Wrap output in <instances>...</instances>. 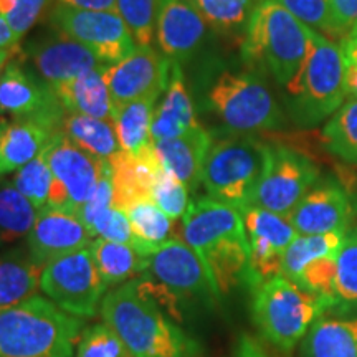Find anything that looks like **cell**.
Masks as SVG:
<instances>
[{"label":"cell","mask_w":357,"mask_h":357,"mask_svg":"<svg viewBox=\"0 0 357 357\" xmlns=\"http://www.w3.org/2000/svg\"><path fill=\"white\" fill-rule=\"evenodd\" d=\"M100 314L131 357H197L200 352L199 342L141 288L137 278L106 293Z\"/></svg>","instance_id":"6da1fadb"},{"label":"cell","mask_w":357,"mask_h":357,"mask_svg":"<svg viewBox=\"0 0 357 357\" xmlns=\"http://www.w3.org/2000/svg\"><path fill=\"white\" fill-rule=\"evenodd\" d=\"M83 319L45 296L0 310V357H73Z\"/></svg>","instance_id":"7a4b0ae2"},{"label":"cell","mask_w":357,"mask_h":357,"mask_svg":"<svg viewBox=\"0 0 357 357\" xmlns=\"http://www.w3.org/2000/svg\"><path fill=\"white\" fill-rule=\"evenodd\" d=\"M312 32L275 0H260L245 26L243 60L270 71L287 86L306 61Z\"/></svg>","instance_id":"3957f363"},{"label":"cell","mask_w":357,"mask_h":357,"mask_svg":"<svg viewBox=\"0 0 357 357\" xmlns=\"http://www.w3.org/2000/svg\"><path fill=\"white\" fill-rule=\"evenodd\" d=\"M328 312L324 301L278 275L252 291V318L271 346L291 352L314 321Z\"/></svg>","instance_id":"277c9868"},{"label":"cell","mask_w":357,"mask_h":357,"mask_svg":"<svg viewBox=\"0 0 357 357\" xmlns=\"http://www.w3.org/2000/svg\"><path fill=\"white\" fill-rule=\"evenodd\" d=\"M270 144L252 134L213 141L202 171L208 197L242 211L252 202L265 172Z\"/></svg>","instance_id":"5b68a950"},{"label":"cell","mask_w":357,"mask_h":357,"mask_svg":"<svg viewBox=\"0 0 357 357\" xmlns=\"http://www.w3.org/2000/svg\"><path fill=\"white\" fill-rule=\"evenodd\" d=\"M294 119L303 126L323 121L346 98V61L341 45L312 32L306 61L287 84Z\"/></svg>","instance_id":"8992f818"},{"label":"cell","mask_w":357,"mask_h":357,"mask_svg":"<svg viewBox=\"0 0 357 357\" xmlns=\"http://www.w3.org/2000/svg\"><path fill=\"white\" fill-rule=\"evenodd\" d=\"M208 106L235 134L261 132L283 124V113L265 82L248 71L220 75L208 91Z\"/></svg>","instance_id":"52a82bcc"},{"label":"cell","mask_w":357,"mask_h":357,"mask_svg":"<svg viewBox=\"0 0 357 357\" xmlns=\"http://www.w3.org/2000/svg\"><path fill=\"white\" fill-rule=\"evenodd\" d=\"M40 289L58 307L83 319L100 314L109 288L88 247L47 263L40 276Z\"/></svg>","instance_id":"ba28073f"},{"label":"cell","mask_w":357,"mask_h":357,"mask_svg":"<svg viewBox=\"0 0 357 357\" xmlns=\"http://www.w3.org/2000/svg\"><path fill=\"white\" fill-rule=\"evenodd\" d=\"M147 275L177 298L185 312L195 307L211 310L220 300L204 261L182 236L169 240L149 257Z\"/></svg>","instance_id":"9c48e42d"},{"label":"cell","mask_w":357,"mask_h":357,"mask_svg":"<svg viewBox=\"0 0 357 357\" xmlns=\"http://www.w3.org/2000/svg\"><path fill=\"white\" fill-rule=\"evenodd\" d=\"M319 167L311 158L283 144H270L265 172L250 205L288 217L318 182Z\"/></svg>","instance_id":"30bf717a"},{"label":"cell","mask_w":357,"mask_h":357,"mask_svg":"<svg viewBox=\"0 0 357 357\" xmlns=\"http://www.w3.org/2000/svg\"><path fill=\"white\" fill-rule=\"evenodd\" d=\"M52 20L61 33L83 43L105 65L118 63L136 50L126 24L116 12L56 6L52 12Z\"/></svg>","instance_id":"8fae6325"},{"label":"cell","mask_w":357,"mask_h":357,"mask_svg":"<svg viewBox=\"0 0 357 357\" xmlns=\"http://www.w3.org/2000/svg\"><path fill=\"white\" fill-rule=\"evenodd\" d=\"M174 61L151 47H136L131 55L106 66L113 108L139 98H160L166 91Z\"/></svg>","instance_id":"7c38bea8"},{"label":"cell","mask_w":357,"mask_h":357,"mask_svg":"<svg viewBox=\"0 0 357 357\" xmlns=\"http://www.w3.org/2000/svg\"><path fill=\"white\" fill-rule=\"evenodd\" d=\"M48 166L68 199V211L77 212L109 171V160L100 159L56 132L43 149Z\"/></svg>","instance_id":"4fadbf2b"},{"label":"cell","mask_w":357,"mask_h":357,"mask_svg":"<svg viewBox=\"0 0 357 357\" xmlns=\"http://www.w3.org/2000/svg\"><path fill=\"white\" fill-rule=\"evenodd\" d=\"M0 114L42 118L60 129L66 111L50 84L35 78L19 61L10 60L0 75Z\"/></svg>","instance_id":"5bb4252c"},{"label":"cell","mask_w":357,"mask_h":357,"mask_svg":"<svg viewBox=\"0 0 357 357\" xmlns=\"http://www.w3.org/2000/svg\"><path fill=\"white\" fill-rule=\"evenodd\" d=\"M95 235L77 213L60 207H43L38 211L35 223L26 236V247L40 265L68 255L71 252L88 248Z\"/></svg>","instance_id":"9a60e30c"},{"label":"cell","mask_w":357,"mask_h":357,"mask_svg":"<svg viewBox=\"0 0 357 357\" xmlns=\"http://www.w3.org/2000/svg\"><path fill=\"white\" fill-rule=\"evenodd\" d=\"M288 218L300 235L347 231L352 218L349 195L334 178H324L306 192Z\"/></svg>","instance_id":"2e32d148"},{"label":"cell","mask_w":357,"mask_h":357,"mask_svg":"<svg viewBox=\"0 0 357 357\" xmlns=\"http://www.w3.org/2000/svg\"><path fill=\"white\" fill-rule=\"evenodd\" d=\"M205 20L189 0H159L155 40L164 56L187 60L197 52L205 35Z\"/></svg>","instance_id":"e0dca14e"},{"label":"cell","mask_w":357,"mask_h":357,"mask_svg":"<svg viewBox=\"0 0 357 357\" xmlns=\"http://www.w3.org/2000/svg\"><path fill=\"white\" fill-rule=\"evenodd\" d=\"M29 56L40 78L48 84L70 82L105 65L89 48L65 33L35 43Z\"/></svg>","instance_id":"ac0fdd59"},{"label":"cell","mask_w":357,"mask_h":357,"mask_svg":"<svg viewBox=\"0 0 357 357\" xmlns=\"http://www.w3.org/2000/svg\"><path fill=\"white\" fill-rule=\"evenodd\" d=\"M235 235H247L242 213L238 208L211 197L190 202L185 215L182 217L181 236L197 252V255L213 243Z\"/></svg>","instance_id":"d6986e66"},{"label":"cell","mask_w":357,"mask_h":357,"mask_svg":"<svg viewBox=\"0 0 357 357\" xmlns=\"http://www.w3.org/2000/svg\"><path fill=\"white\" fill-rule=\"evenodd\" d=\"M109 166L116 208L126 212L132 205L153 200L155 177L162 169L154 146L136 154L121 149L109 159Z\"/></svg>","instance_id":"ffe728a7"},{"label":"cell","mask_w":357,"mask_h":357,"mask_svg":"<svg viewBox=\"0 0 357 357\" xmlns=\"http://www.w3.org/2000/svg\"><path fill=\"white\" fill-rule=\"evenodd\" d=\"M56 132L53 124L40 118L0 121V178L37 158Z\"/></svg>","instance_id":"44dd1931"},{"label":"cell","mask_w":357,"mask_h":357,"mask_svg":"<svg viewBox=\"0 0 357 357\" xmlns=\"http://www.w3.org/2000/svg\"><path fill=\"white\" fill-rule=\"evenodd\" d=\"M212 142L211 132L197 126L174 139L153 142V146L162 167L181 178L187 189L195 190L202 184L204 164Z\"/></svg>","instance_id":"7402d4cb"},{"label":"cell","mask_w":357,"mask_h":357,"mask_svg":"<svg viewBox=\"0 0 357 357\" xmlns=\"http://www.w3.org/2000/svg\"><path fill=\"white\" fill-rule=\"evenodd\" d=\"M200 124L195 118L194 105L185 88L181 65L174 61L172 73L162 100L154 108L153 123H151V141H167L189 132Z\"/></svg>","instance_id":"603a6c76"},{"label":"cell","mask_w":357,"mask_h":357,"mask_svg":"<svg viewBox=\"0 0 357 357\" xmlns=\"http://www.w3.org/2000/svg\"><path fill=\"white\" fill-rule=\"evenodd\" d=\"M106 66L108 65H102L70 82L50 84L66 113L93 116V118L113 121L114 108L108 82H106Z\"/></svg>","instance_id":"cb8c5ba5"},{"label":"cell","mask_w":357,"mask_h":357,"mask_svg":"<svg viewBox=\"0 0 357 357\" xmlns=\"http://www.w3.org/2000/svg\"><path fill=\"white\" fill-rule=\"evenodd\" d=\"M42 271L26 245L0 253V310L35 296Z\"/></svg>","instance_id":"d4e9b609"},{"label":"cell","mask_w":357,"mask_h":357,"mask_svg":"<svg viewBox=\"0 0 357 357\" xmlns=\"http://www.w3.org/2000/svg\"><path fill=\"white\" fill-rule=\"evenodd\" d=\"M303 357H357V318L316 319L303 341Z\"/></svg>","instance_id":"484cf974"},{"label":"cell","mask_w":357,"mask_h":357,"mask_svg":"<svg viewBox=\"0 0 357 357\" xmlns=\"http://www.w3.org/2000/svg\"><path fill=\"white\" fill-rule=\"evenodd\" d=\"M93 261L108 288H116L144 275L149 258L142 257L132 245L96 238L89 245Z\"/></svg>","instance_id":"4316f807"},{"label":"cell","mask_w":357,"mask_h":357,"mask_svg":"<svg viewBox=\"0 0 357 357\" xmlns=\"http://www.w3.org/2000/svg\"><path fill=\"white\" fill-rule=\"evenodd\" d=\"M60 132L100 159L109 160L121 151L114 123L111 119L66 113L60 124Z\"/></svg>","instance_id":"83f0119b"},{"label":"cell","mask_w":357,"mask_h":357,"mask_svg":"<svg viewBox=\"0 0 357 357\" xmlns=\"http://www.w3.org/2000/svg\"><path fill=\"white\" fill-rule=\"evenodd\" d=\"M134 235L132 247L149 258L160 245L176 238V220L167 217L153 200H144L126 211Z\"/></svg>","instance_id":"f1b7e54d"},{"label":"cell","mask_w":357,"mask_h":357,"mask_svg":"<svg viewBox=\"0 0 357 357\" xmlns=\"http://www.w3.org/2000/svg\"><path fill=\"white\" fill-rule=\"evenodd\" d=\"M158 101L159 98H139L114 108L113 123L123 151L136 154L153 146L151 123Z\"/></svg>","instance_id":"f546056e"},{"label":"cell","mask_w":357,"mask_h":357,"mask_svg":"<svg viewBox=\"0 0 357 357\" xmlns=\"http://www.w3.org/2000/svg\"><path fill=\"white\" fill-rule=\"evenodd\" d=\"M12 182L38 211L48 205L68 211V199H66L65 190L53 176L43 151L33 160L19 169Z\"/></svg>","instance_id":"4dcf8cb0"},{"label":"cell","mask_w":357,"mask_h":357,"mask_svg":"<svg viewBox=\"0 0 357 357\" xmlns=\"http://www.w3.org/2000/svg\"><path fill=\"white\" fill-rule=\"evenodd\" d=\"M38 208L13 185L0 178V248L26 238Z\"/></svg>","instance_id":"1f68e13d"},{"label":"cell","mask_w":357,"mask_h":357,"mask_svg":"<svg viewBox=\"0 0 357 357\" xmlns=\"http://www.w3.org/2000/svg\"><path fill=\"white\" fill-rule=\"evenodd\" d=\"M347 231L337 230L323 235H298L291 245L284 250L281 275L294 281L307 263L326 255H337Z\"/></svg>","instance_id":"d6a6232c"},{"label":"cell","mask_w":357,"mask_h":357,"mask_svg":"<svg viewBox=\"0 0 357 357\" xmlns=\"http://www.w3.org/2000/svg\"><path fill=\"white\" fill-rule=\"evenodd\" d=\"M331 312L357 318V229H349L336 258Z\"/></svg>","instance_id":"836d02e7"},{"label":"cell","mask_w":357,"mask_h":357,"mask_svg":"<svg viewBox=\"0 0 357 357\" xmlns=\"http://www.w3.org/2000/svg\"><path fill=\"white\" fill-rule=\"evenodd\" d=\"M326 149L349 164H357V100L341 106L323 129Z\"/></svg>","instance_id":"e575fe53"},{"label":"cell","mask_w":357,"mask_h":357,"mask_svg":"<svg viewBox=\"0 0 357 357\" xmlns=\"http://www.w3.org/2000/svg\"><path fill=\"white\" fill-rule=\"evenodd\" d=\"M242 218L247 236H258L273 243L276 248L284 252L294 238L298 231L291 225L288 217L278 215V213L266 211V208L257 207V205H247L242 211Z\"/></svg>","instance_id":"d590c367"},{"label":"cell","mask_w":357,"mask_h":357,"mask_svg":"<svg viewBox=\"0 0 357 357\" xmlns=\"http://www.w3.org/2000/svg\"><path fill=\"white\" fill-rule=\"evenodd\" d=\"M205 24L218 32H236L247 26L253 8L260 0H189Z\"/></svg>","instance_id":"8d00e7d4"},{"label":"cell","mask_w":357,"mask_h":357,"mask_svg":"<svg viewBox=\"0 0 357 357\" xmlns=\"http://www.w3.org/2000/svg\"><path fill=\"white\" fill-rule=\"evenodd\" d=\"M159 0H116V13L126 24L136 47H151L155 38Z\"/></svg>","instance_id":"74e56055"},{"label":"cell","mask_w":357,"mask_h":357,"mask_svg":"<svg viewBox=\"0 0 357 357\" xmlns=\"http://www.w3.org/2000/svg\"><path fill=\"white\" fill-rule=\"evenodd\" d=\"M336 258L337 255H326L316 258L303 268V271L294 280L298 287L305 291L316 294L324 301L328 311H331L334 300V280H336Z\"/></svg>","instance_id":"f35d334b"},{"label":"cell","mask_w":357,"mask_h":357,"mask_svg":"<svg viewBox=\"0 0 357 357\" xmlns=\"http://www.w3.org/2000/svg\"><path fill=\"white\" fill-rule=\"evenodd\" d=\"M75 357H131V354L118 334L102 321L83 329Z\"/></svg>","instance_id":"ab89813d"},{"label":"cell","mask_w":357,"mask_h":357,"mask_svg":"<svg viewBox=\"0 0 357 357\" xmlns=\"http://www.w3.org/2000/svg\"><path fill=\"white\" fill-rule=\"evenodd\" d=\"M153 202L172 220H181L190 204L189 189L181 178L162 167L153 187Z\"/></svg>","instance_id":"60d3db41"},{"label":"cell","mask_w":357,"mask_h":357,"mask_svg":"<svg viewBox=\"0 0 357 357\" xmlns=\"http://www.w3.org/2000/svg\"><path fill=\"white\" fill-rule=\"evenodd\" d=\"M289 13H293L298 20L311 29L319 30L321 33L339 38L333 20V12L329 7V0H275Z\"/></svg>","instance_id":"b9f144b4"},{"label":"cell","mask_w":357,"mask_h":357,"mask_svg":"<svg viewBox=\"0 0 357 357\" xmlns=\"http://www.w3.org/2000/svg\"><path fill=\"white\" fill-rule=\"evenodd\" d=\"M50 0H0V13L19 38L40 19Z\"/></svg>","instance_id":"7bdbcfd3"},{"label":"cell","mask_w":357,"mask_h":357,"mask_svg":"<svg viewBox=\"0 0 357 357\" xmlns=\"http://www.w3.org/2000/svg\"><path fill=\"white\" fill-rule=\"evenodd\" d=\"M91 234L95 238L109 240V242L128 243L132 245L134 235L131 229V222H129L128 213L119 208H109L105 212L98 220L93 223Z\"/></svg>","instance_id":"ee69618b"},{"label":"cell","mask_w":357,"mask_h":357,"mask_svg":"<svg viewBox=\"0 0 357 357\" xmlns=\"http://www.w3.org/2000/svg\"><path fill=\"white\" fill-rule=\"evenodd\" d=\"M114 207V192H113V181H111V166L109 171L102 176L100 184L93 192V195L78 208L77 215L82 218L84 225L91 230L93 223L100 218L102 213L108 212L109 208Z\"/></svg>","instance_id":"f6af8a7d"},{"label":"cell","mask_w":357,"mask_h":357,"mask_svg":"<svg viewBox=\"0 0 357 357\" xmlns=\"http://www.w3.org/2000/svg\"><path fill=\"white\" fill-rule=\"evenodd\" d=\"M339 38L347 37L357 24V0H329Z\"/></svg>","instance_id":"bcb514c9"},{"label":"cell","mask_w":357,"mask_h":357,"mask_svg":"<svg viewBox=\"0 0 357 357\" xmlns=\"http://www.w3.org/2000/svg\"><path fill=\"white\" fill-rule=\"evenodd\" d=\"M58 6L78 8V10L116 12V0H58Z\"/></svg>","instance_id":"7dc6e473"},{"label":"cell","mask_w":357,"mask_h":357,"mask_svg":"<svg viewBox=\"0 0 357 357\" xmlns=\"http://www.w3.org/2000/svg\"><path fill=\"white\" fill-rule=\"evenodd\" d=\"M236 357H268V354L258 344L255 337L242 334L238 339V346H236Z\"/></svg>","instance_id":"c3c4849f"},{"label":"cell","mask_w":357,"mask_h":357,"mask_svg":"<svg viewBox=\"0 0 357 357\" xmlns=\"http://www.w3.org/2000/svg\"><path fill=\"white\" fill-rule=\"evenodd\" d=\"M19 42L20 38L10 29L8 22L0 15V50H12Z\"/></svg>","instance_id":"681fc988"},{"label":"cell","mask_w":357,"mask_h":357,"mask_svg":"<svg viewBox=\"0 0 357 357\" xmlns=\"http://www.w3.org/2000/svg\"><path fill=\"white\" fill-rule=\"evenodd\" d=\"M346 96L357 100V65L346 63Z\"/></svg>","instance_id":"f907efd6"},{"label":"cell","mask_w":357,"mask_h":357,"mask_svg":"<svg viewBox=\"0 0 357 357\" xmlns=\"http://www.w3.org/2000/svg\"><path fill=\"white\" fill-rule=\"evenodd\" d=\"M341 48L346 63L357 65V38H344L341 42Z\"/></svg>","instance_id":"816d5d0a"},{"label":"cell","mask_w":357,"mask_h":357,"mask_svg":"<svg viewBox=\"0 0 357 357\" xmlns=\"http://www.w3.org/2000/svg\"><path fill=\"white\" fill-rule=\"evenodd\" d=\"M12 58V50H0V75Z\"/></svg>","instance_id":"f5cc1de1"},{"label":"cell","mask_w":357,"mask_h":357,"mask_svg":"<svg viewBox=\"0 0 357 357\" xmlns=\"http://www.w3.org/2000/svg\"><path fill=\"white\" fill-rule=\"evenodd\" d=\"M346 38H357V24H356V26H354V29H352L351 30V32H349V35H347V37Z\"/></svg>","instance_id":"db71d44e"}]
</instances>
